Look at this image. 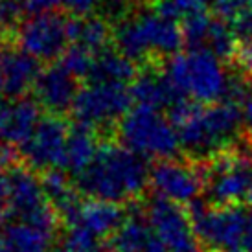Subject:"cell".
<instances>
[{"label":"cell","instance_id":"6da1fadb","mask_svg":"<svg viewBox=\"0 0 252 252\" xmlns=\"http://www.w3.org/2000/svg\"><path fill=\"white\" fill-rule=\"evenodd\" d=\"M169 120L177 127L181 146L193 157L204 158L230 146L243 124V112L234 101L199 103L181 99L169 109Z\"/></svg>","mask_w":252,"mask_h":252},{"label":"cell","instance_id":"7a4b0ae2","mask_svg":"<svg viewBox=\"0 0 252 252\" xmlns=\"http://www.w3.org/2000/svg\"><path fill=\"white\" fill-rule=\"evenodd\" d=\"M149 175L144 157L124 144H103L87 169L77 175V189L92 199L124 203L140 195Z\"/></svg>","mask_w":252,"mask_h":252},{"label":"cell","instance_id":"3957f363","mask_svg":"<svg viewBox=\"0 0 252 252\" xmlns=\"http://www.w3.org/2000/svg\"><path fill=\"white\" fill-rule=\"evenodd\" d=\"M166 76L182 94H188L199 103L226 99L232 85V79L223 72L210 50H191L186 56L171 57Z\"/></svg>","mask_w":252,"mask_h":252},{"label":"cell","instance_id":"277c9868","mask_svg":"<svg viewBox=\"0 0 252 252\" xmlns=\"http://www.w3.org/2000/svg\"><path fill=\"white\" fill-rule=\"evenodd\" d=\"M203 247L214 252H247L252 241V217L234 204L203 206L191 203L189 210Z\"/></svg>","mask_w":252,"mask_h":252},{"label":"cell","instance_id":"5b68a950","mask_svg":"<svg viewBox=\"0 0 252 252\" xmlns=\"http://www.w3.org/2000/svg\"><path fill=\"white\" fill-rule=\"evenodd\" d=\"M120 140L144 158H173L181 138L173 122L164 118L158 109L136 105L120 122Z\"/></svg>","mask_w":252,"mask_h":252},{"label":"cell","instance_id":"8992f818","mask_svg":"<svg viewBox=\"0 0 252 252\" xmlns=\"http://www.w3.org/2000/svg\"><path fill=\"white\" fill-rule=\"evenodd\" d=\"M2 219H17L46 230H57V212L48 201L42 179H37L33 169L17 164L7 168L6 212Z\"/></svg>","mask_w":252,"mask_h":252},{"label":"cell","instance_id":"52a82bcc","mask_svg":"<svg viewBox=\"0 0 252 252\" xmlns=\"http://www.w3.org/2000/svg\"><path fill=\"white\" fill-rule=\"evenodd\" d=\"M182 39V30L160 13L127 19L116 30L118 48L129 59L173 54L181 46Z\"/></svg>","mask_w":252,"mask_h":252},{"label":"cell","instance_id":"ba28073f","mask_svg":"<svg viewBox=\"0 0 252 252\" xmlns=\"http://www.w3.org/2000/svg\"><path fill=\"white\" fill-rule=\"evenodd\" d=\"M201 175L206 195L217 206L247 201L252 189V147L216 155Z\"/></svg>","mask_w":252,"mask_h":252},{"label":"cell","instance_id":"9c48e42d","mask_svg":"<svg viewBox=\"0 0 252 252\" xmlns=\"http://www.w3.org/2000/svg\"><path fill=\"white\" fill-rule=\"evenodd\" d=\"M133 101L131 89H127L126 83H92L77 91L72 112L77 124L96 129L124 118Z\"/></svg>","mask_w":252,"mask_h":252},{"label":"cell","instance_id":"30bf717a","mask_svg":"<svg viewBox=\"0 0 252 252\" xmlns=\"http://www.w3.org/2000/svg\"><path fill=\"white\" fill-rule=\"evenodd\" d=\"M147 219L168 252H203L191 216L179 203L157 195L147 206Z\"/></svg>","mask_w":252,"mask_h":252},{"label":"cell","instance_id":"8fae6325","mask_svg":"<svg viewBox=\"0 0 252 252\" xmlns=\"http://www.w3.org/2000/svg\"><path fill=\"white\" fill-rule=\"evenodd\" d=\"M68 131L70 127L61 118L54 114L44 116L39 120L28 140L19 146V153L32 169H63Z\"/></svg>","mask_w":252,"mask_h":252},{"label":"cell","instance_id":"7c38bea8","mask_svg":"<svg viewBox=\"0 0 252 252\" xmlns=\"http://www.w3.org/2000/svg\"><path fill=\"white\" fill-rule=\"evenodd\" d=\"M17 37L26 54L50 61L66 52L64 46L70 41L68 21L57 13L41 11L22 24Z\"/></svg>","mask_w":252,"mask_h":252},{"label":"cell","instance_id":"4fadbf2b","mask_svg":"<svg viewBox=\"0 0 252 252\" xmlns=\"http://www.w3.org/2000/svg\"><path fill=\"white\" fill-rule=\"evenodd\" d=\"M149 184L158 197L179 204L195 203L197 195L204 189L203 175L199 169L171 158H164L151 169Z\"/></svg>","mask_w":252,"mask_h":252},{"label":"cell","instance_id":"5bb4252c","mask_svg":"<svg viewBox=\"0 0 252 252\" xmlns=\"http://www.w3.org/2000/svg\"><path fill=\"white\" fill-rule=\"evenodd\" d=\"M109 252H168L147 216H142L138 210H133L126 216L124 223L111 236L107 245Z\"/></svg>","mask_w":252,"mask_h":252},{"label":"cell","instance_id":"9a60e30c","mask_svg":"<svg viewBox=\"0 0 252 252\" xmlns=\"http://www.w3.org/2000/svg\"><path fill=\"white\" fill-rule=\"evenodd\" d=\"M35 98L46 111L52 114L72 109L77 96L76 76L61 66H50L39 74L35 81Z\"/></svg>","mask_w":252,"mask_h":252},{"label":"cell","instance_id":"2e32d148","mask_svg":"<svg viewBox=\"0 0 252 252\" xmlns=\"http://www.w3.org/2000/svg\"><path fill=\"white\" fill-rule=\"evenodd\" d=\"M124 219H126V214L118 206V203L89 197L87 201L79 203L66 223L70 224V228L72 226L81 228L99 239L103 236H112L120 224L124 223Z\"/></svg>","mask_w":252,"mask_h":252},{"label":"cell","instance_id":"e0dca14e","mask_svg":"<svg viewBox=\"0 0 252 252\" xmlns=\"http://www.w3.org/2000/svg\"><path fill=\"white\" fill-rule=\"evenodd\" d=\"M39 107L32 99H19L11 105H4V120L0 142L21 146L30 138L35 126L39 124Z\"/></svg>","mask_w":252,"mask_h":252},{"label":"cell","instance_id":"ac0fdd59","mask_svg":"<svg viewBox=\"0 0 252 252\" xmlns=\"http://www.w3.org/2000/svg\"><path fill=\"white\" fill-rule=\"evenodd\" d=\"M131 94L138 105L153 107V109H160V107L171 109L175 103L184 99V94L177 89L166 74L164 76L144 74V76L136 77L134 85L131 87Z\"/></svg>","mask_w":252,"mask_h":252},{"label":"cell","instance_id":"d6986e66","mask_svg":"<svg viewBox=\"0 0 252 252\" xmlns=\"http://www.w3.org/2000/svg\"><path fill=\"white\" fill-rule=\"evenodd\" d=\"M98 147L99 146L96 144L92 127L83 126V124H76L74 127H70L66 147H64L63 171H68L76 177L83 173L87 166L92 162V158L96 157Z\"/></svg>","mask_w":252,"mask_h":252},{"label":"cell","instance_id":"ffe728a7","mask_svg":"<svg viewBox=\"0 0 252 252\" xmlns=\"http://www.w3.org/2000/svg\"><path fill=\"white\" fill-rule=\"evenodd\" d=\"M0 74L4 79V89L9 96H21L28 87L35 85L41 74L39 63L30 54H9L0 63Z\"/></svg>","mask_w":252,"mask_h":252},{"label":"cell","instance_id":"44dd1931","mask_svg":"<svg viewBox=\"0 0 252 252\" xmlns=\"http://www.w3.org/2000/svg\"><path fill=\"white\" fill-rule=\"evenodd\" d=\"M4 236L11 252H50L56 232L13 219L4 228Z\"/></svg>","mask_w":252,"mask_h":252},{"label":"cell","instance_id":"7402d4cb","mask_svg":"<svg viewBox=\"0 0 252 252\" xmlns=\"http://www.w3.org/2000/svg\"><path fill=\"white\" fill-rule=\"evenodd\" d=\"M134 76V66L129 57L118 56L114 52H101V56L92 61L87 74L91 83H127Z\"/></svg>","mask_w":252,"mask_h":252},{"label":"cell","instance_id":"603a6c76","mask_svg":"<svg viewBox=\"0 0 252 252\" xmlns=\"http://www.w3.org/2000/svg\"><path fill=\"white\" fill-rule=\"evenodd\" d=\"M68 39L72 44L96 54L105 46L109 28L98 19H72L68 21Z\"/></svg>","mask_w":252,"mask_h":252},{"label":"cell","instance_id":"cb8c5ba5","mask_svg":"<svg viewBox=\"0 0 252 252\" xmlns=\"http://www.w3.org/2000/svg\"><path fill=\"white\" fill-rule=\"evenodd\" d=\"M56 252H105L98 247V238L89 232L72 226L70 232L61 239Z\"/></svg>","mask_w":252,"mask_h":252},{"label":"cell","instance_id":"d4e9b609","mask_svg":"<svg viewBox=\"0 0 252 252\" xmlns=\"http://www.w3.org/2000/svg\"><path fill=\"white\" fill-rule=\"evenodd\" d=\"M210 0H160L158 2V13L166 19H175L177 15H193L203 11L204 6Z\"/></svg>","mask_w":252,"mask_h":252},{"label":"cell","instance_id":"484cf974","mask_svg":"<svg viewBox=\"0 0 252 252\" xmlns=\"http://www.w3.org/2000/svg\"><path fill=\"white\" fill-rule=\"evenodd\" d=\"M24 9V0H0V33H11Z\"/></svg>","mask_w":252,"mask_h":252},{"label":"cell","instance_id":"4316f807","mask_svg":"<svg viewBox=\"0 0 252 252\" xmlns=\"http://www.w3.org/2000/svg\"><path fill=\"white\" fill-rule=\"evenodd\" d=\"M232 24H234V32L243 39L252 37V0H247L245 6L232 19Z\"/></svg>","mask_w":252,"mask_h":252},{"label":"cell","instance_id":"83f0119b","mask_svg":"<svg viewBox=\"0 0 252 252\" xmlns=\"http://www.w3.org/2000/svg\"><path fill=\"white\" fill-rule=\"evenodd\" d=\"M234 57L238 61L239 68L252 79V37L245 39V41L239 44L238 48H236Z\"/></svg>","mask_w":252,"mask_h":252},{"label":"cell","instance_id":"f1b7e54d","mask_svg":"<svg viewBox=\"0 0 252 252\" xmlns=\"http://www.w3.org/2000/svg\"><path fill=\"white\" fill-rule=\"evenodd\" d=\"M247 0H217V11L221 13L223 19H234L241 7L245 6Z\"/></svg>","mask_w":252,"mask_h":252},{"label":"cell","instance_id":"f546056e","mask_svg":"<svg viewBox=\"0 0 252 252\" xmlns=\"http://www.w3.org/2000/svg\"><path fill=\"white\" fill-rule=\"evenodd\" d=\"M6 191H7V168L0 164V217L4 216V212H6Z\"/></svg>","mask_w":252,"mask_h":252},{"label":"cell","instance_id":"4dcf8cb0","mask_svg":"<svg viewBox=\"0 0 252 252\" xmlns=\"http://www.w3.org/2000/svg\"><path fill=\"white\" fill-rule=\"evenodd\" d=\"M241 112H243V124L249 127V131L252 133V92L247 96L245 101H243V109H241Z\"/></svg>","mask_w":252,"mask_h":252},{"label":"cell","instance_id":"1f68e13d","mask_svg":"<svg viewBox=\"0 0 252 252\" xmlns=\"http://www.w3.org/2000/svg\"><path fill=\"white\" fill-rule=\"evenodd\" d=\"M0 252H11V249H9V245H7V241H6L4 232H0Z\"/></svg>","mask_w":252,"mask_h":252},{"label":"cell","instance_id":"d6a6232c","mask_svg":"<svg viewBox=\"0 0 252 252\" xmlns=\"http://www.w3.org/2000/svg\"><path fill=\"white\" fill-rule=\"evenodd\" d=\"M247 204H249V214H251V217H252V189H251V193H249V197H247Z\"/></svg>","mask_w":252,"mask_h":252},{"label":"cell","instance_id":"836d02e7","mask_svg":"<svg viewBox=\"0 0 252 252\" xmlns=\"http://www.w3.org/2000/svg\"><path fill=\"white\" fill-rule=\"evenodd\" d=\"M4 105H6V103L0 101V131H2V120H4Z\"/></svg>","mask_w":252,"mask_h":252},{"label":"cell","instance_id":"e575fe53","mask_svg":"<svg viewBox=\"0 0 252 252\" xmlns=\"http://www.w3.org/2000/svg\"><path fill=\"white\" fill-rule=\"evenodd\" d=\"M4 92H6V89H4V79H2V74H0V98H2Z\"/></svg>","mask_w":252,"mask_h":252},{"label":"cell","instance_id":"d590c367","mask_svg":"<svg viewBox=\"0 0 252 252\" xmlns=\"http://www.w3.org/2000/svg\"><path fill=\"white\" fill-rule=\"evenodd\" d=\"M109 2H114V4H116V2H126V0H109Z\"/></svg>","mask_w":252,"mask_h":252}]
</instances>
